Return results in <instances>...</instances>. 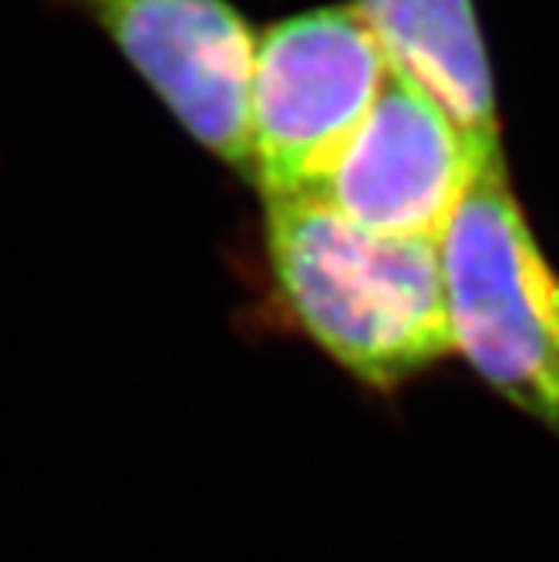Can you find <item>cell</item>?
I'll return each mask as SVG.
<instances>
[{"instance_id": "1", "label": "cell", "mask_w": 559, "mask_h": 562, "mask_svg": "<svg viewBox=\"0 0 559 562\" xmlns=\"http://www.w3.org/2000/svg\"><path fill=\"white\" fill-rule=\"evenodd\" d=\"M277 293L334 364L394 391L455 353L438 239H394L347 223L303 192L267 202Z\"/></svg>"}, {"instance_id": "2", "label": "cell", "mask_w": 559, "mask_h": 562, "mask_svg": "<svg viewBox=\"0 0 559 562\" xmlns=\"http://www.w3.org/2000/svg\"><path fill=\"white\" fill-rule=\"evenodd\" d=\"M438 249L455 353L505 404L559 435V277L502 156L479 172Z\"/></svg>"}, {"instance_id": "3", "label": "cell", "mask_w": 559, "mask_h": 562, "mask_svg": "<svg viewBox=\"0 0 559 562\" xmlns=\"http://www.w3.org/2000/svg\"><path fill=\"white\" fill-rule=\"evenodd\" d=\"M391 61L354 4L303 11L257 37L249 179L264 199L314 192L358 135Z\"/></svg>"}, {"instance_id": "4", "label": "cell", "mask_w": 559, "mask_h": 562, "mask_svg": "<svg viewBox=\"0 0 559 562\" xmlns=\"http://www.w3.org/2000/svg\"><path fill=\"white\" fill-rule=\"evenodd\" d=\"M485 151L409 75L391 68L371 115L311 192L347 223L394 239H441Z\"/></svg>"}, {"instance_id": "5", "label": "cell", "mask_w": 559, "mask_h": 562, "mask_svg": "<svg viewBox=\"0 0 559 562\" xmlns=\"http://www.w3.org/2000/svg\"><path fill=\"white\" fill-rule=\"evenodd\" d=\"M105 31L179 125L249 179L257 37L226 0H71Z\"/></svg>"}, {"instance_id": "6", "label": "cell", "mask_w": 559, "mask_h": 562, "mask_svg": "<svg viewBox=\"0 0 559 562\" xmlns=\"http://www.w3.org/2000/svg\"><path fill=\"white\" fill-rule=\"evenodd\" d=\"M391 68L418 81L485 151L499 148L495 85L472 0H354Z\"/></svg>"}]
</instances>
